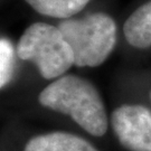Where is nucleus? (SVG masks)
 <instances>
[{"label": "nucleus", "instance_id": "6", "mask_svg": "<svg viewBox=\"0 0 151 151\" xmlns=\"http://www.w3.org/2000/svg\"><path fill=\"white\" fill-rule=\"evenodd\" d=\"M127 42L137 48L151 46V1L146 2L127 19L123 26Z\"/></svg>", "mask_w": 151, "mask_h": 151}, {"label": "nucleus", "instance_id": "7", "mask_svg": "<svg viewBox=\"0 0 151 151\" xmlns=\"http://www.w3.org/2000/svg\"><path fill=\"white\" fill-rule=\"evenodd\" d=\"M90 0H26L35 10L48 17L68 19L88 4Z\"/></svg>", "mask_w": 151, "mask_h": 151}, {"label": "nucleus", "instance_id": "1", "mask_svg": "<svg viewBox=\"0 0 151 151\" xmlns=\"http://www.w3.org/2000/svg\"><path fill=\"white\" fill-rule=\"evenodd\" d=\"M39 103L45 108L70 115L94 137H102L108 130V116L102 97L91 82L82 77H60L40 92Z\"/></svg>", "mask_w": 151, "mask_h": 151}, {"label": "nucleus", "instance_id": "5", "mask_svg": "<svg viewBox=\"0 0 151 151\" xmlns=\"http://www.w3.org/2000/svg\"><path fill=\"white\" fill-rule=\"evenodd\" d=\"M25 151H97L90 142L67 132H50L28 141Z\"/></svg>", "mask_w": 151, "mask_h": 151}, {"label": "nucleus", "instance_id": "4", "mask_svg": "<svg viewBox=\"0 0 151 151\" xmlns=\"http://www.w3.org/2000/svg\"><path fill=\"white\" fill-rule=\"evenodd\" d=\"M120 143L129 151H151V112L139 104H124L111 116Z\"/></svg>", "mask_w": 151, "mask_h": 151}, {"label": "nucleus", "instance_id": "3", "mask_svg": "<svg viewBox=\"0 0 151 151\" xmlns=\"http://www.w3.org/2000/svg\"><path fill=\"white\" fill-rule=\"evenodd\" d=\"M17 56L32 62L40 75L52 80L74 65V55L58 27L35 22L25 30L17 45Z\"/></svg>", "mask_w": 151, "mask_h": 151}, {"label": "nucleus", "instance_id": "2", "mask_svg": "<svg viewBox=\"0 0 151 151\" xmlns=\"http://www.w3.org/2000/svg\"><path fill=\"white\" fill-rule=\"evenodd\" d=\"M74 55V65L96 67L112 53L116 42L113 18L95 12L82 19H66L58 25Z\"/></svg>", "mask_w": 151, "mask_h": 151}, {"label": "nucleus", "instance_id": "8", "mask_svg": "<svg viewBox=\"0 0 151 151\" xmlns=\"http://www.w3.org/2000/svg\"><path fill=\"white\" fill-rule=\"evenodd\" d=\"M17 49L7 38L0 39V87L4 88L12 78Z\"/></svg>", "mask_w": 151, "mask_h": 151}]
</instances>
